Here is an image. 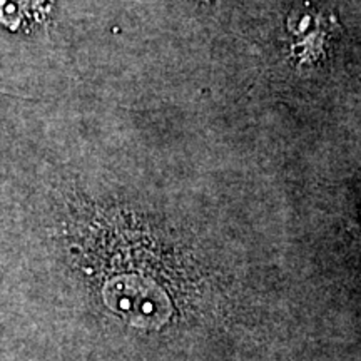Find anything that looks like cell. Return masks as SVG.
<instances>
[{
  "mask_svg": "<svg viewBox=\"0 0 361 361\" xmlns=\"http://www.w3.org/2000/svg\"><path fill=\"white\" fill-rule=\"evenodd\" d=\"M197 2H209V0H197Z\"/></svg>",
  "mask_w": 361,
  "mask_h": 361,
  "instance_id": "7a4b0ae2",
  "label": "cell"
},
{
  "mask_svg": "<svg viewBox=\"0 0 361 361\" xmlns=\"http://www.w3.org/2000/svg\"><path fill=\"white\" fill-rule=\"evenodd\" d=\"M291 44L290 54L298 66H314L326 52L329 22L314 11H295L288 19Z\"/></svg>",
  "mask_w": 361,
  "mask_h": 361,
  "instance_id": "6da1fadb",
  "label": "cell"
}]
</instances>
